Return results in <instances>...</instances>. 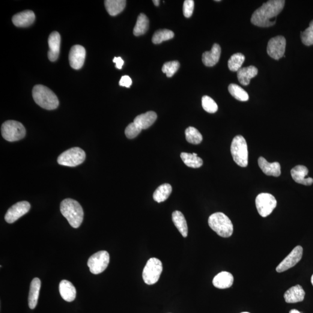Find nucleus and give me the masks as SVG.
<instances>
[{"mask_svg":"<svg viewBox=\"0 0 313 313\" xmlns=\"http://www.w3.org/2000/svg\"><path fill=\"white\" fill-rule=\"evenodd\" d=\"M284 0H271L264 3L253 13L250 22L261 28H268L275 25L277 16L285 5Z\"/></svg>","mask_w":313,"mask_h":313,"instance_id":"nucleus-1","label":"nucleus"},{"mask_svg":"<svg viewBox=\"0 0 313 313\" xmlns=\"http://www.w3.org/2000/svg\"><path fill=\"white\" fill-rule=\"evenodd\" d=\"M60 210L63 216L73 228H78L83 221V211L81 205L74 199L67 198L63 200Z\"/></svg>","mask_w":313,"mask_h":313,"instance_id":"nucleus-2","label":"nucleus"},{"mask_svg":"<svg viewBox=\"0 0 313 313\" xmlns=\"http://www.w3.org/2000/svg\"><path fill=\"white\" fill-rule=\"evenodd\" d=\"M32 95L35 102L42 108L52 110L56 109L59 106L58 97L54 92L46 86H34L33 89Z\"/></svg>","mask_w":313,"mask_h":313,"instance_id":"nucleus-3","label":"nucleus"},{"mask_svg":"<svg viewBox=\"0 0 313 313\" xmlns=\"http://www.w3.org/2000/svg\"><path fill=\"white\" fill-rule=\"evenodd\" d=\"M208 225L222 237H230L233 232V225L231 219L222 213L211 214L208 219Z\"/></svg>","mask_w":313,"mask_h":313,"instance_id":"nucleus-4","label":"nucleus"},{"mask_svg":"<svg viewBox=\"0 0 313 313\" xmlns=\"http://www.w3.org/2000/svg\"><path fill=\"white\" fill-rule=\"evenodd\" d=\"M231 154L234 162L241 167L248 165V151L246 139L243 136L234 137L231 145Z\"/></svg>","mask_w":313,"mask_h":313,"instance_id":"nucleus-5","label":"nucleus"},{"mask_svg":"<svg viewBox=\"0 0 313 313\" xmlns=\"http://www.w3.org/2000/svg\"><path fill=\"white\" fill-rule=\"evenodd\" d=\"M1 135L8 142H16L26 135V129L22 123L14 120H8L1 126Z\"/></svg>","mask_w":313,"mask_h":313,"instance_id":"nucleus-6","label":"nucleus"},{"mask_svg":"<svg viewBox=\"0 0 313 313\" xmlns=\"http://www.w3.org/2000/svg\"><path fill=\"white\" fill-rule=\"evenodd\" d=\"M86 158L85 151L80 148L68 149L62 153L58 158L59 165L74 167L82 165Z\"/></svg>","mask_w":313,"mask_h":313,"instance_id":"nucleus-7","label":"nucleus"},{"mask_svg":"<svg viewBox=\"0 0 313 313\" xmlns=\"http://www.w3.org/2000/svg\"><path fill=\"white\" fill-rule=\"evenodd\" d=\"M162 271V262L157 258H151L143 271V279L146 284L153 285L159 281Z\"/></svg>","mask_w":313,"mask_h":313,"instance_id":"nucleus-8","label":"nucleus"},{"mask_svg":"<svg viewBox=\"0 0 313 313\" xmlns=\"http://www.w3.org/2000/svg\"><path fill=\"white\" fill-rule=\"evenodd\" d=\"M255 204L259 214L266 217L272 213L277 202L275 198L271 194L261 193L256 197Z\"/></svg>","mask_w":313,"mask_h":313,"instance_id":"nucleus-9","label":"nucleus"},{"mask_svg":"<svg viewBox=\"0 0 313 313\" xmlns=\"http://www.w3.org/2000/svg\"><path fill=\"white\" fill-rule=\"evenodd\" d=\"M109 262V253L105 250H101L89 258L87 265L92 274H98L106 269Z\"/></svg>","mask_w":313,"mask_h":313,"instance_id":"nucleus-10","label":"nucleus"},{"mask_svg":"<svg viewBox=\"0 0 313 313\" xmlns=\"http://www.w3.org/2000/svg\"><path fill=\"white\" fill-rule=\"evenodd\" d=\"M286 40L284 37L279 35L271 38L267 44V52L271 58L279 60L284 56Z\"/></svg>","mask_w":313,"mask_h":313,"instance_id":"nucleus-11","label":"nucleus"},{"mask_svg":"<svg viewBox=\"0 0 313 313\" xmlns=\"http://www.w3.org/2000/svg\"><path fill=\"white\" fill-rule=\"evenodd\" d=\"M31 209V204L28 201H20L14 204L7 211L5 220L8 223L16 222L20 217L25 215Z\"/></svg>","mask_w":313,"mask_h":313,"instance_id":"nucleus-12","label":"nucleus"},{"mask_svg":"<svg viewBox=\"0 0 313 313\" xmlns=\"http://www.w3.org/2000/svg\"><path fill=\"white\" fill-rule=\"evenodd\" d=\"M303 248L301 246H297L292 250V252L280 263L276 268L278 273L284 272L291 268L293 267L299 262L302 258Z\"/></svg>","mask_w":313,"mask_h":313,"instance_id":"nucleus-13","label":"nucleus"},{"mask_svg":"<svg viewBox=\"0 0 313 313\" xmlns=\"http://www.w3.org/2000/svg\"><path fill=\"white\" fill-rule=\"evenodd\" d=\"M85 56L86 50L84 47L80 45H76L71 47L68 56L71 67L74 69H80L84 64Z\"/></svg>","mask_w":313,"mask_h":313,"instance_id":"nucleus-14","label":"nucleus"},{"mask_svg":"<svg viewBox=\"0 0 313 313\" xmlns=\"http://www.w3.org/2000/svg\"><path fill=\"white\" fill-rule=\"evenodd\" d=\"M61 38L60 34L57 32H53L49 35V51L48 56L50 61L55 62L57 60L60 52Z\"/></svg>","mask_w":313,"mask_h":313,"instance_id":"nucleus-15","label":"nucleus"},{"mask_svg":"<svg viewBox=\"0 0 313 313\" xmlns=\"http://www.w3.org/2000/svg\"><path fill=\"white\" fill-rule=\"evenodd\" d=\"M309 170L307 167L303 165H297L292 168L291 174L293 180L297 183L303 184V185L310 186L313 183V179L308 178Z\"/></svg>","mask_w":313,"mask_h":313,"instance_id":"nucleus-16","label":"nucleus"},{"mask_svg":"<svg viewBox=\"0 0 313 313\" xmlns=\"http://www.w3.org/2000/svg\"><path fill=\"white\" fill-rule=\"evenodd\" d=\"M35 19V14L32 11L27 10L15 15L13 22L15 26L19 28H26L31 26Z\"/></svg>","mask_w":313,"mask_h":313,"instance_id":"nucleus-17","label":"nucleus"},{"mask_svg":"<svg viewBox=\"0 0 313 313\" xmlns=\"http://www.w3.org/2000/svg\"><path fill=\"white\" fill-rule=\"evenodd\" d=\"M258 165L264 174L278 177L281 175V166L278 162L270 163L263 157L259 158Z\"/></svg>","mask_w":313,"mask_h":313,"instance_id":"nucleus-18","label":"nucleus"},{"mask_svg":"<svg viewBox=\"0 0 313 313\" xmlns=\"http://www.w3.org/2000/svg\"><path fill=\"white\" fill-rule=\"evenodd\" d=\"M221 48L219 44H214L210 51L205 52L202 56V61L208 67H213L219 62Z\"/></svg>","mask_w":313,"mask_h":313,"instance_id":"nucleus-19","label":"nucleus"},{"mask_svg":"<svg viewBox=\"0 0 313 313\" xmlns=\"http://www.w3.org/2000/svg\"><path fill=\"white\" fill-rule=\"evenodd\" d=\"M305 297V292L302 286L297 285L285 292L284 297L288 303H295L302 302Z\"/></svg>","mask_w":313,"mask_h":313,"instance_id":"nucleus-20","label":"nucleus"},{"mask_svg":"<svg viewBox=\"0 0 313 313\" xmlns=\"http://www.w3.org/2000/svg\"><path fill=\"white\" fill-rule=\"evenodd\" d=\"M59 289L62 297L66 302H71L76 299V290L72 283L67 280H62L59 284Z\"/></svg>","mask_w":313,"mask_h":313,"instance_id":"nucleus-21","label":"nucleus"},{"mask_svg":"<svg viewBox=\"0 0 313 313\" xmlns=\"http://www.w3.org/2000/svg\"><path fill=\"white\" fill-rule=\"evenodd\" d=\"M234 282V277L227 271H222L214 277L213 285L217 288L226 289L231 287Z\"/></svg>","mask_w":313,"mask_h":313,"instance_id":"nucleus-22","label":"nucleus"},{"mask_svg":"<svg viewBox=\"0 0 313 313\" xmlns=\"http://www.w3.org/2000/svg\"><path fill=\"white\" fill-rule=\"evenodd\" d=\"M157 118L156 113L150 111L137 116L134 119L133 123L138 125L142 130H146L154 123Z\"/></svg>","mask_w":313,"mask_h":313,"instance_id":"nucleus-23","label":"nucleus"},{"mask_svg":"<svg viewBox=\"0 0 313 313\" xmlns=\"http://www.w3.org/2000/svg\"><path fill=\"white\" fill-rule=\"evenodd\" d=\"M258 73V68L253 66L241 68L237 71V77L238 81L241 84L248 85L249 84L250 80L257 75Z\"/></svg>","mask_w":313,"mask_h":313,"instance_id":"nucleus-24","label":"nucleus"},{"mask_svg":"<svg viewBox=\"0 0 313 313\" xmlns=\"http://www.w3.org/2000/svg\"><path fill=\"white\" fill-rule=\"evenodd\" d=\"M40 288V280L34 278L31 282L29 295V306L31 309H35L37 305Z\"/></svg>","mask_w":313,"mask_h":313,"instance_id":"nucleus-25","label":"nucleus"},{"mask_svg":"<svg viewBox=\"0 0 313 313\" xmlns=\"http://www.w3.org/2000/svg\"><path fill=\"white\" fill-rule=\"evenodd\" d=\"M126 2L125 0H106L104 5L110 16H116L124 10Z\"/></svg>","mask_w":313,"mask_h":313,"instance_id":"nucleus-26","label":"nucleus"},{"mask_svg":"<svg viewBox=\"0 0 313 313\" xmlns=\"http://www.w3.org/2000/svg\"><path fill=\"white\" fill-rule=\"evenodd\" d=\"M172 221L183 237L188 234V227L185 217L180 211H176L172 213Z\"/></svg>","mask_w":313,"mask_h":313,"instance_id":"nucleus-27","label":"nucleus"},{"mask_svg":"<svg viewBox=\"0 0 313 313\" xmlns=\"http://www.w3.org/2000/svg\"><path fill=\"white\" fill-rule=\"evenodd\" d=\"M172 186L168 183H165L160 186L153 194V199L155 201L162 202L168 198L172 193Z\"/></svg>","mask_w":313,"mask_h":313,"instance_id":"nucleus-28","label":"nucleus"},{"mask_svg":"<svg viewBox=\"0 0 313 313\" xmlns=\"http://www.w3.org/2000/svg\"><path fill=\"white\" fill-rule=\"evenodd\" d=\"M149 20L148 17L144 14L139 15L137 19L135 28L133 29V34L135 36H139L146 33L148 31Z\"/></svg>","mask_w":313,"mask_h":313,"instance_id":"nucleus-29","label":"nucleus"},{"mask_svg":"<svg viewBox=\"0 0 313 313\" xmlns=\"http://www.w3.org/2000/svg\"><path fill=\"white\" fill-rule=\"evenodd\" d=\"M181 157L184 165L193 168H198L203 165V161L198 156L193 154L181 153Z\"/></svg>","mask_w":313,"mask_h":313,"instance_id":"nucleus-30","label":"nucleus"},{"mask_svg":"<svg viewBox=\"0 0 313 313\" xmlns=\"http://www.w3.org/2000/svg\"><path fill=\"white\" fill-rule=\"evenodd\" d=\"M228 89L231 96L238 100L246 102L249 99L248 93L239 85L231 83L229 85Z\"/></svg>","mask_w":313,"mask_h":313,"instance_id":"nucleus-31","label":"nucleus"},{"mask_svg":"<svg viewBox=\"0 0 313 313\" xmlns=\"http://www.w3.org/2000/svg\"><path fill=\"white\" fill-rule=\"evenodd\" d=\"M186 141L193 145H198L202 141V136L196 128L189 127L185 131Z\"/></svg>","mask_w":313,"mask_h":313,"instance_id":"nucleus-32","label":"nucleus"},{"mask_svg":"<svg viewBox=\"0 0 313 313\" xmlns=\"http://www.w3.org/2000/svg\"><path fill=\"white\" fill-rule=\"evenodd\" d=\"M246 57L242 53H237L232 55L228 61V67L230 70L232 71H238L242 66Z\"/></svg>","mask_w":313,"mask_h":313,"instance_id":"nucleus-33","label":"nucleus"},{"mask_svg":"<svg viewBox=\"0 0 313 313\" xmlns=\"http://www.w3.org/2000/svg\"><path fill=\"white\" fill-rule=\"evenodd\" d=\"M174 35V33L169 30H159L154 33L152 41L155 44H159L163 43V41L172 39Z\"/></svg>","mask_w":313,"mask_h":313,"instance_id":"nucleus-34","label":"nucleus"},{"mask_svg":"<svg viewBox=\"0 0 313 313\" xmlns=\"http://www.w3.org/2000/svg\"><path fill=\"white\" fill-rule=\"evenodd\" d=\"M300 37L302 43L305 46H313V20L310 23L309 28L301 33Z\"/></svg>","mask_w":313,"mask_h":313,"instance_id":"nucleus-35","label":"nucleus"},{"mask_svg":"<svg viewBox=\"0 0 313 313\" xmlns=\"http://www.w3.org/2000/svg\"><path fill=\"white\" fill-rule=\"evenodd\" d=\"M202 106L205 111L209 113H216L218 109L216 103L208 96H204L202 98Z\"/></svg>","mask_w":313,"mask_h":313,"instance_id":"nucleus-36","label":"nucleus"},{"mask_svg":"<svg viewBox=\"0 0 313 313\" xmlns=\"http://www.w3.org/2000/svg\"><path fill=\"white\" fill-rule=\"evenodd\" d=\"M180 67V63L178 61L166 62L164 64L162 71L168 77H171L177 72Z\"/></svg>","mask_w":313,"mask_h":313,"instance_id":"nucleus-37","label":"nucleus"},{"mask_svg":"<svg viewBox=\"0 0 313 313\" xmlns=\"http://www.w3.org/2000/svg\"><path fill=\"white\" fill-rule=\"evenodd\" d=\"M142 129L135 123H132L128 125L125 130V135L128 139H133L141 132Z\"/></svg>","mask_w":313,"mask_h":313,"instance_id":"nucleus-38","label":"nucleus"},{"mask_svg":"<svg viewBox=\"0 0 313 313\" xmlns=\"http://www.w3.org/2000/svg\"><path fill=\"white\" fill-rule=\"evenodd\" d=\"M195 7V1L193 0H186L183 4V11L184 16L186 17L192 16Z\"/></svg>","mask_w":313,"mask_h":313,"instance_id":"nucleus-39","label":"nucleus"},{"mask_svg":"<svg viewBox=\"0 0 313 313\" xmlns=\"http://www.w3.org/2000/svg\"><path fill=\"white\" fill-rule=\"evenodd\" d=\"M132 80L129 76H124L121 77L119 84L120 86H125V87L130 88L131 85H132Z\"/></svg>","mask_w":313,"mask_h":313,"instance_id":"nucleus-40","label":"nucleus"},{"mask_svg":"<svg viewBox=\"0 0 313 313\" xmlns=\"http://www.w3.org/2000/svg\"><path fill=\"white\" fill-rule=\"evenodd\" d=\"M113 61L115 63L116 68H118V69H121L122 67H123L124 64L123 59L121 57H115L113 59Z\"/></svg>","mask_w":313,"mask_h":313,"instance_id":"nucleus-41","label":"nucleus"},{"mask_svg":"<svg viewBox=\"0 0 313 313\" xmlns=\"http://www.w3.org/2000/svg\"><path fill=\"white\" fill-rule=\"evenodd\" d=\"M154 4L156 6H159L160 4V1L159 0H153V1Z\"/></svg>","mask_w":313,"mask_h":313,"instance_id":"nucleus-42","label":"nucleus"},{"mask_svg":"<svg viewBox=\"0 0 313 313\" xmlns=\"http://www.w3.org/2000/svg\"><path fill=\"white\" fill-rule=\"evenodd\" d=\"M290 313H300V312L297 311V310L294 309V310H291Z\"/></svg>","mask_w":313,"mask_h":313,"instance_id":"nucleus-43","label":"nucleus"},{"mask_svg":"<svg viewBox=\"0 0 313 313\" xmlns=\"http://www.w3.org/2000/svg\"><path fill=\"white\" fill-rule=\"evenodd\" d=\"M311 282H312V285H313V276H312Z\"/></svg>","mask_w":313,"mask_h":313,"instance_id":"nucleus-44","label":"nucleus"},{"mask_svg":"<svg viewBox=\"0 0 313 313\" xmlns=\"http://www.w3.org/2000/svg\"><path fill=\"white\" fill-rule=\"evenodd\" d=\"M192 154L194 155V156H198V154H196V153H192Z\"/></svg>","mask_w":313,"mask_h":313,"instance_id":"nucleus-45","label":"nucleus"},{"mask_svg":"<svg viewBox=\"0 0 313 313\" xmlns=\"http://www.w3.org/2000/svg\"><path fill=\"white\" fill-rule=\"evenodd\" d=\"M248 313V312H243V313Z\"/></svg>","mask_w":313,"mask_h":313,"instance_id":"nucleus-46","label":"nucleus"}]
</instances>
